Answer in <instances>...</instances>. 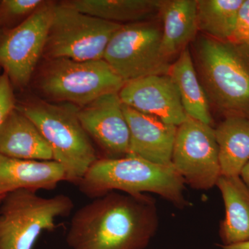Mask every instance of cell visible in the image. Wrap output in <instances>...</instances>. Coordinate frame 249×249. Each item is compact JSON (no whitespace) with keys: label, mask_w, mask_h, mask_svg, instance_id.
<instances>
[{"label":"cell","mask_w":249,"mask_h":249,"mask_svg":"<svg viewBox=\"0 0 249 249\" xmlns=\"http://www.w3.org/2000/svg\"><path fill=\"white\" fill-rule=\"evenodd\" d=\"M240 177L249 188V160L241 172Z\"/></svg>","instance_id":"cell-26"},{"label":"cell","mask_w":249,"mask_h":249,"mask_svg":"<svg viewBox=\"0 0 249 249\" xmlns=\"http://www.w3.org/2000/svg\"><path fill=\"white\" fill-rule=\"evenodd\" d=\"M83 194L96 199L109 193L130 196L155 193L177 207L188 206L185 183L173 165H160L139 157L98 159L78 183Z\"/></svg>","instance_id":"cell-2"},{"label":"cell","mask_w":249,"mask_h":249,"mask_svg":"<svg viewBox=\"0 0 249 249\" xmlns=\"http://www.w3.org/2000/svg\"><path fill=\"white\" fill-rule=\"evenodd\" d=\"M124 111L130 133L127 156L139 157L157 164H172L178 126L124 104Z\"/></svg>","instance_id":"cell-13"},{"label":"cell","mask_w":249,"mask_h":249,"mask_svg":"<svg viewBox=\"0 0 249 249\" xmlns=\"http://www.w3.org/2000/svg\"><path fill=\"white\" fill-rule=\"evenodd\" d=\"M5 196H6V195H5ZM5 196H0V202H1V200L4 199Z\"/></svg>","instance_id":"cell-27"},{"label":"cell","mask_w":249,"mask_h":249,"mask_svg":"<svg viewBox=\"0 0 249 249\" xmlns=\"http://www.w3.org/2000/svg\"><path fill=\"white\" fill-rule=\"evenodd\" d=\"M216 186L225 206L219 236L222 245H232L249 240V188L240 176L221 175Z\"/></svg>","instance_id":"cell-17"},{"label":"cell","mask_w":249,"mask_h":249,"mask_svg":"<svg viewBox=\"0 0 249 249\" xmlns=\"http://www.w3.org/2000/svg\"><path fill=\"white\" fill-rule=\"evenodd\" d=\"M229 41L249 46V0H244L239 10L235 31Z\"/></svg>","instance_id":"cell-24"},{"label":"cell","mask_w":249,"mask_h":249,"mask_svg":"<svg viewBox=\"0 0 249 249\" xmlns=\"http://www.w3.org/2000/svg\"><path fill=\"white\" fill-rule=\"evenodd\" d=\"M163 0H69L63 4L116 24H128L150 21L160 16Z\"/></svg>","instance_id":"cell-19"},{"label":"cell","mask_w":249,"mask_h":249,"mask_svg":"<svg viewBox=\"0 0 249 249\" xmlns=\"http://www.w3.org/2000/svg\"><path fill=\"white\" fill-rule=\"evenodd\" d=\"M124 106L178 126L188 119L169 75L143 77L124 83L119 92Z\"/></svg>","instance_id":"cell-12"},{"label":"cell","mask_w":249,"mask_h":249,"mask_svg":"<svg viewBox=\"0 0 249 249\" xmlns=\"http://www.w3.org/2000/svg\"><path fill=\"white\" fill-rule=\"evenodd\" d=\"M66 181L65 170L54 160H24L0 155V196L18 190H53Z\"/></svg>","instance_id":"cell-14"},{"label":"cell","mask_w":249,"mask_h":249,"mask_svg":"<svg viewBox=\"0 0 249 249\" xmlns=\"http://www.w3.org/2000/svg\"><path fill=\"white\" fill-rule=\"evenodd\" d=\"M0 203V249H34L41 234L55 230L57 219L74 208L66 195L44 197L29 190L11 192Z\"/></svg>","instance_id":"cell-6"},{"label":"cell","mask_w":249,"mask_h":249,"mask_svg":"<svg viewBox=\"0 0 249 249\" xmlns=\"http://www.w3.org/2000/svg\"><path fill=\"white\" fill-rule=\"evenodd\" d=\"M221 175L240 176L249 160V119L226 116L214 129Z\"/></svg>","instance_id":"cell-20"},{"label":"cell","mask_w":249,"mask_h":249,"mask_svg":"<svg viewBox=\"0 0 249 249\" xmlns=\"http://www.w3.org/2000/svg\"><path fill=\"white\" fill-rule=\"evenodd\" d=\"M78 119L87 133L106 155L119 159L129 153L130 133L119 93H107L78 108Z\"/></svg>","instance_id":"cell-11"},{"label":"cell","mask_w":249,"mask_h":249,"mask_svg":"<svg viewBox=\"0 0 249 249\" xmlns=\"http://www.w3.org/2000/svg\"><path fill=\"white\" fill-rule=\"evenodd\" d=\"M0 155L24 160H53L48 142L35 124L18 107L0 128Z\"/></svg>","instance_id":"cell-15"},{"label":"cell","mask_w":249,"mask_h":249,"mask_svg":"<svg viewBox=\"0 0 249 249\" xmlns=\"http://www.w3.org/2000/svg\"><path fill=\"white\" fill-rule=\"evenodd\" d=\"M121 24L54 4L43 56L80 61L102 60L111 37Z\"/></svg>","instance_id":"cell-7"},{"label":"cell","mask_w":249,"mask_h":249,"mask_svg":"<svg viewBox=\"0 0 249 249\" xmlns=\"http://www.w3.org/2000/svg\"><path fill=\"white\" fill-rule=\"evenodd\" d=\"M124 83L104 59H47L37 78V89L49 101L79 108L103 95L119 93Z\"/></svg>","instance_id":"cell-5"},{"label":"cell","mask_w":249,"mask_h":249,"mask_svg":"<svg viewBox=\"0 0 249 249\" xmlns=\"http://www.w3.org/2000/svg\"><path fill=\"white\" fill-rule=\"evenodd\" d=\"M162 27L151 21L124 24L112 36L104 60L124 83L169 74L172 63L162 53Z\"/></svg>","instance_id":"cell-8"},{"label":"cell","mask_w":249,"mask_h":249,"mask_svg":"<svg viewBox=\"0 0 249 249\" xmlns=\"http://www.w3.org/2000/svg\"><path fill=\"white\" fill-rule=\"evenodd\" d=\"M160 16L162 21L160 48L171 60L188 48L198 31L196 0H163Z\"/></svg>","instance_id":"cell-16"},{"label":"cell","mask_w":249,"mask_h":249,"mask_svg":"<svg viewBox=\"0 0 249 249\" xmlns=\"http://www.w3.org/2000/svg\"><path fill=\"white\" fill-rule=\"evenodd\" d=\"M168 75L178 88L187 116L212 126L213 119L209 98L198 76L189 49L178 55L172 64Z\"/></svg>","instance_id":"cell-18"},{"label":"cell","mask_w":249,"mask_h":249,"mask_svg":"<svg viewBox=\"0 0 249 249\" xmlns=\"http://www.w3.org/2000/svg\"><path fill=\"white\" fill-rule=\"evenodd\" d=\"M53 5L47 1L0 39V66L16 86L22 88L30 82L43 56Z\"/></svg>","instance_id":"cell-10"},{"label":"cell","mask_w":249,"mask_h":249,"mask_svg":"<svg viewBox=\"0 0 249 249\" xmlns=\"http://www.w3.org/2000/svg\"><path fill=\"white\" fill-rule=\"evenodd\" d=\"M48 142L53 160L62 165L69 182L79 183L98 160L91 139L78 119V108L65 103L37 101L18 107Z\"/></svg>","instance_id":"cell-4"},{"label":"cell","mask_w":249,"mask_h":249,"mask_svg":"<svg viewBox=\"0 0 249 249\" xmlns=\"http://www.w3.org/2000/svg\"><path fill=\"white\" fill-rule=\"evenodd\" d=\"M194 47L195 67L210 103L226 116L249 119V46L202 36Z\"/></svg>","instance_id":"cell-3"},{"label":"cell","mask_w":249,"mask_h":249,"mask_svg":"<svg viewBox=\"0 0 249 249\" xmlns=\"http://www.w3.org/2000/svg\"><path fill=\"white\" fill-rule=\"evenodd\" d=\"M172 165L195 189L215 186L222 175L213 127L191 118L178 126Z\"/></svg>","instance_id":"cell-9"},{"label":"cell","mask_w":249,"mask_h":249,"mask_svg":"<svg viewBox=\"0 0 249 249\" xmlns=\"http://www.w3.org/2000/svg\"><path fill=\"white\" fill-rule=\"evenodd\" d=\"M16 108L11 83L6 74L0 76V128L11 111Z\"/></svg>","instance_id":"cell-23"},{"label":"cell","mask_w":249,"mask_h":249,"mask_svg":"<svg viewBox=\"0 0 249 249\" xmlns=\"http://www.w3.org/2000/svg\"><path fill=\"white\" fill-rule=\"evenodd\" d=\"M217 249H249V240L232 245H219Z\"/></svg>","instance_id":"cell-25"},{"label":"cell","mask_w":249,"mask_h":249,"mask_svg":"<svg viewBox=\"0 0 249 249\" xmlns=\"http://www.w3.org/2000/svg\"><path fill=\"white\" fill-rule=\"evenodd\" d=\"M47 1L43 0H4L1 1V11L10 17L20 18L35 13Z\"/></svg>","instance_id":"cell-22"},{"label":"cell","mask_w":249,"mask_h":249,"mask_svg":"<svg viewBox=\"0 0 249 249\" xmlns=\"http://www.w3.org/2000/svg\"><path fill=\"white\" fill-rule=\"evenodd\" d=\"M158 226L151 196L109 192L75 213L66 242L71 249H145Z\"/></svg>","instance_id":"cell-1"},{"label":"cell","mask_w":249,"mask_h":249,"mask_svg":"<svg viewBox=\"0 0 249 249\" xmlns=\"http://www.w3.org/2000/svg\"><path fill=\"white\" fill-rule=\"evenodd\" d=\"M244 0H196L198 30L206 36L229 41Z\"/></svg>","instance_id":"cell-21"}]
</instances>
